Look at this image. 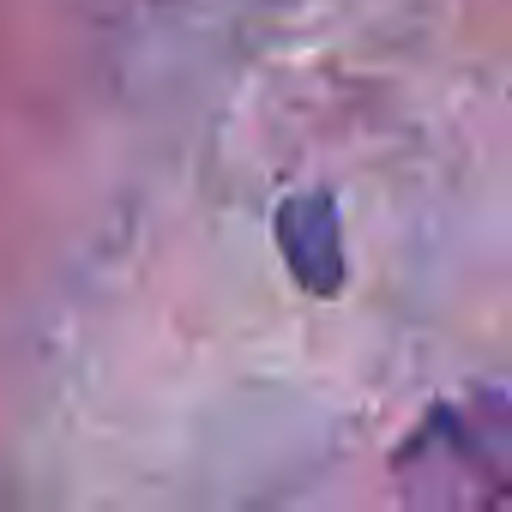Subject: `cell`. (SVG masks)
<instances>
[{
	"label": "cell",
	"instance_id": "6da1fadb",
	"mask_svg": "<svg viewBox=\"0 0 512 512\" xmlns=\"http://www.w3.org/2000/svg\"><path fill=\"white\" fill-rule=\"evenodd\" d=\"M404 512H506L512 506V404L482 380L440 398L392 452Z\"/></svg>",
	"mask_w": 512,
	"mask_h": 512
},
{
	"label": "cell",
	"instance_id": "7a4b0ae2",
	"mask_svg": "<svg viewBox=\"0 0 512 512\" xmlns=\"http://www.w3.org/2000/svg\"><path fill=\"white\" fill-rule=\"evenodd\" d=\"M278 253L296 272V284L308 296H338L344 290V223H338V199L326 187L290 193L272 217Z\"/></svg>",
	"mask_w": 512,
	"mask_h": 512
}]
</instances>
